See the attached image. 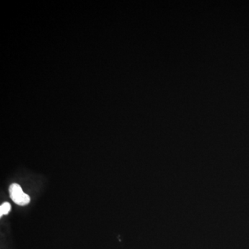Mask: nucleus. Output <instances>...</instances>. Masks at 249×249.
Instances as JSON below:
<instances>
[{
    "instance_id": "obj_1",
    "label": "nucleus",
    "mask_w": 249,
    "mask_h": 249,
    "mask_svg": "<svg viewBox=\"0 0 249 249\" xmlns=\"http://www.w3.org/2000/svg\"><path fill=\"white\" fill-rule=\"evenodd\" d=\"M10 197L16 204L26 206L30 202V196L23 191L22 188L18 183H12L9 187Z\"/></svg>"
},
{
    "instance_id": "obj_2",
    "label": "nucleus",
    "mask_w": 249,
    "mask_h": 249,
    "mask_svg": "<svg viewBox=\"0 0 249 249\" xmlns=\"http://www.w3.org/2000/svg\"><path fill=\"white\" fill-rule=\"evenodd\" d=\"M11 206L9 202H4L0 206V217L9 213L11 211Z\"/></svg>"
}]
</instances>
